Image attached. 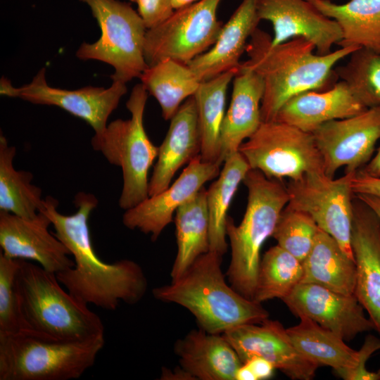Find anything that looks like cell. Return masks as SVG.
<instances>
[{
	"label": "cell",
	"mask_w": 380,
	"mask_h": 380,
	"mask_svg": "<svg viewBox=\"0 0 380 380\" xmlns=\"http://www.w3.org/2000/svg\"><path fill=\"white\" fill-rule=\"evenodd\" d=\"M89 6L101 29L94 43L83 42L75 56L110 65V79L127 83L139 78L148 68L144 55L147 31L139 13L129 4L119 0H79Z\"/></svg>",
	"instance_id": "8"
},
{
	"label": "cell",
	"mask_w": 380,
	"mask_h": 380,
	"mask_svg": "<svg viewBox=\"0 0 380 380\" xmlns=\"http://www.w3.org/2000/svg\"><path fill=\"white\" fill-rule=\"evenodd\" d=\"M45 73L46 70L42 68L30 83L19 87H13L10 80L2 77L0 94L34 104L59 107L84 120L95 134H99L106 129L109 116L127 91L126 83L117 81L108 88L91 86L75 90L57 88L49 85Z\"/></svg>",
	"instance_id": "12"
},
{
	"label": "cell",
	"mask_w": 380,
	"mask_h": 380,
	"mask_svg": "<svg viewBox=\"0 0 380 380\" xmlns=\"http://www.w3.org/2000/svg\"><path fill=\"white\" fill-rule=\"evenodd\" d=\"M312 134L327 176L333 178L341 167H345V172H357L371 160L380 139V106L327 122Z\"/></svg>",
	"instance_id": "13"
},
{
	"label": "cell",
	"mask_w": 380,
	"mask_h": 380,
	"mask_svg": "<svg viewBox=\"0 0 380 380\" xmlns=\"http://www.w3.org/2000/svg\"><path fill=\"white\" fill-rule=\"evenodd\" d=\"M296 316L309 318L343 341L374 329L355 295H346L322 286L300 283L282 300Z\"/></svg>",
	"instance_id": "15"
},
{
	"label": "cell",
	"mask_w": 380,
	"mask_h": 380,
	"mask_svg": "<svg viewBox=\"0 0 380 380\" xmlns=\"http://www.w3.org/2000/svg\"><path fill=\"white\" fill-rule=\"evenodd\" d=\"M350 246L356 267L355 296L380 334V219L355 195Z\"/></svg>",
	"instance_id": "19"
},
{
	"label": "cell",
	"mask_w": 380,
	"mask_h": 380,
	"mask_svg": "<svg viewBox=\"0 0 380 380\" xmlns=\"http://www.w3.org/2000/svg\"><path fill=\"white\" fill-rule=\"evenodd\" d=\"M256 9L260 20L272 25V45L301 37L324 55L342 39L338 24L306 0H256Z\"/></svg>",
	"instance_id": "18"
},
{
	"label": "cell",
	"mask_w": 380,
	"mask_h": 380,
	"mask_svg": "<svg viewBox=\"0 0 380 380\" xmlns=\"http://www.w3.org/2000/svg\"><path fill=\"white\" fill-rule=\"evenodd\" d=\"M319 229L309 215L286 205L279 215L272 236L277 245L303 262L313 246Z\"/></svg>",
	"instance_id": "35"
},
{
	"label": "cell",
	"mask_w": 380,
	"mask_h": 380,
	"mask_svg": "<svg viewBox=\"0 0 380 380\" xmlns=\"http://www.w3.org/2000/svg\"><path fill=\"white\" fill-rule=\"evenodd\" d=\"M201 138L196 101L185 100L170 119L165 137L158 146L156 165L148 182V196L166 189L177 171L200 155Z\"/></svg>",
	"instance_id": "21"
},
{
	"label": "cell",
	"mask_w": 380,
	"mask_h": 380,
	"mask_svg": "<svg viewBox=\"0 0 380 380\" xmlns=\"http://www.w3.org/2000/svg\"><path fill=\"white\" fill-rule=\"evenodd\" d=\"M332 1V0H331Z\"/></svg>",
	"instance_id": "46"
},
{
	"label": "cell",
	"mask_w": 380,
	"mask_h": 380,
	"mask_svg": "<svg viewBox=\"0 0 380 380\" xmlns=\"http://www.w3.org/2000/svg\"><path fill=\"white\" fill-rule=\"evenodd\" d=\"M359 170L368 175L380 177V147L376 154Z\"/></svg>",
	"instance_id": "41"
},
{
	"label": "cell",
	"mask_w": 380,
	"mask_h": 380,
	"mask_svg": "<svg viewBox=\"0 0 380 380\" xmlns=\"http://www.w3.org/2000/svg\"><path fill=\"white\" fill-rule=\"evenodd\" d=\"M298 324L286 329L296 349L319 366H329L334 372L354 369L360 353L345 343L341 337L307 317H300Z\"/></svg>",
	"instance_id": "29"
},
{
	"label": "cell",
	"mask_w": 380,
	"mask_h": 380,
	"mask_svg": "<svg viewBox=\"0 0 380 380\" xmlns=\"http://www.w3.org/2000/svg\"><path fill=\"white\" fill-rule=\"evenodd\" d=\"M139 79L148 94L158 101L165 120L195 94L201 82L188 65L171 59L148 66Z\"/></svg>",
	"instance_id": "30"
},
{
	"label": "cell",
	"mask_w": 380,
	"mask_h": 380,
	"mask_svg": "<svg viewBox=\"0 0 380 380\" xmlns=\"http://www.w3.org/2000/svg\"><path fill=\"white\" fill-rule=\"evenodd\" d=\"M376 372H377V374H378V375L379 376V379H380V368L377 370Z\"/></svg>",
	"instance_id": "45"
},
{
	"label": "cell",
	"mask_w": 380,
	"mask_h": 380,
	"mask_svg": "<svg viewBox=\"0 0 380 380\" xmlns=\"http://www.w3.org/2000/svg\"><path fill=\"white\" fill-rule=\"evenodd\" d=\"M99 201L90 193L78 192L74 199L76 212L65 215L57 210L58 201L45 198L46 214L54 234L74 258V266L56 274L58 281L76 299L106 310H115L120 301L138 303L145 295L147 279L136 262L123 259L113 263L102 261L91 241L89 219Z\"/></svg>",
	"instance_id": "1"
},
{
	"label": "cell",
	"mask_w": 380,
	"mask_h": 380,
	"mask_svg": "<svg viewBox=\"0 0 380 380\" xmlns=\"http://www.w3.org/2000/svg\"><path fill=\"white\" fill-rule=\"evenodd\" d=\"M301 283L315 284L346 295H355L356 267L331 235L319 229L303 261Z\"/></svg>",
	"instance_id": "25"
},
{
	"label": "cell",
	"mask_w": 380,
	"mask_h": 380,
	"mask_svg": "<svg viewBox=\"0 0 380 380\" xmlns=\"http://www.w3.org/2000/svg\"><path fill=\"white\" fill-rule=\"evenodd\" d=\"M232 81L231 101L221 129L222 163L229 156L239 151L243 141L251 137L262 123V77L242 62Z\"/></svg>",
	"instance_id": "22"
},
{
	"label": "cell",
	"mask_w": 380,
	"mask_h": 380,
	"mask_svg": "<svg viewBox=\"0 0 380 380\" xmlns=\"http://www.w3.org/2000/svg\"><path fill=\"white\" fill-rule=\"evenodd\" d=\"M351 187L354 194L380 197V177L368 175L358 170L352 178Z\"/></svg>",
	"instance_id": "39"
},
{
	"label": "cell",
	"mask_w": 380,
	"mask_h": 380,
	"mask_svg": "<svg viewBox=\"0 0 380 380\" xmlns=\"http://www.w3.org/2000/svg\"><path fill=\"white\" fill-rule=\"evenodd\" d=\"M201 0H172L175 10L189 6Z\"/></svg>",
	"instance_id": "44"
},
{
	"label": "cell",
	"mask_w": 380,
	"mask_h": 380,
	"mask_svg": "<svg viewBox=\"0 0 380 380\" xmlns=\"http://www.w3.org/2000/svg\"><path fill=\"white\" fill-rule=\"evenodd\" d=\"M355 172H345L337 179L324 172H310L286 184L287 205L309 215L353 260L350 239L354 194L351 181Z\"/></svg>",
	"instance_id": "11"
},
{
	"label": "cell",
	"mask_w": 380,
	"mask_h": 380,
	"mask_svg": "<svg viewBox=\"0 0 380 380\" xmlns=\"http://www.w3.org/2000/svg\"><path fill=\"white\" fill-rule=\"evenodd\" d=\"M175 351L181 368L192 379L235 380L243 364L232 346L222 334L193 330L178 340Z\"/></svg>",
	"instance_id": "24"
},
{
	"label": "cell",
	"mask_w": 380,
	"mask_h": 380,
	"mask_svg": "<svg viewBox=\"0 0 380 380\" xmlns=\"http://www.w3.org/2000/svg\"><path fill=\"white\" fill-rule=\"evenodd\" d=\"M359 47H340L329 53H315V45L297 37L277 45L272 37L258 27L248 40L243 63L264 82L262 122L276 119L280 108L291 97L307 91H322L336 76L334 68Z\"/></svg>",
	"instance_id": "2"
},
{
	"label": "cell",
	"mask_w": 380,
	"mask_h": 380,
	"mask_svg": "<svg viewBox=\"0 0 380 380\" xmlns=\"http://www.w3.org/2000/svg\"><path fill=\"white\" fill-rule=\"evenodd\" d=\"M222 335L242 363L260 357L296 380L313 379L319 367L296 349L286 329L279 321L267 319L258 324H244L227 330Z\"/></svg>",
	"instance_id": "14"
},
{
	"label": "cell",
	"mask_w": 380,
	"mask_h": 380,
	"mask_svg": "<svg viewBox=\"0 0 380 380\" xmlns=\"http://www.w3.org/2000/svg\"><path fill=\"white\" fill-rule=\"evenodd\" d=\"M235 380H256L251 369L243 363L236 372Z\"/></svg>",
	"instance_id": "43"
},
{
	"label": "cell",
	"mask_w": 380,
	"mask_h": 380,
	"mask_svg": "<svg viewBox=\"0 0 380 380\" xmlns=\"http://www.w3.org/2000/svg\"><path fill=\"white\" fill-rule=\"evenodd\" d=\"M18 264L19 259L6 257L0 252V333L21 330L15 284Z\"/></svg>",
	"instance_id": "36"
},
{
	"label": "cell",
	"mask_w": 380,
	"mask_h": 380,
	"mask_svg": "<svg viewBox=\"0 0 380 380\" xmlns=\"http://www.w3.org/2000/svg\"><path fill=\"white\" fill-rule=\"evenodd\" d=\"M238 69L201 82L194 95L201 138L200 156L203 161L222 164L220 161V137L225 115L226 96L229 84Z\"/></svg>",
	"instance_id": "28"
},
{
	"label": "cell",
	"mask_w": 380,
	"mask_h": 380,
	"mask_svg": "<svg viewBox=\"0 0 380 380\" xmlns=\"http://www.w3.org/2000/svg\"><path fill=\"white\" fill-rule=\"evenodd\" d=\"M378 350H380V339L374 335H367L359 350L360 357L357 366L354 369L335 372L336 374L345 380H379L376 372H371L366 368V362Z\"/></svg>",
	"instance_id": "37"
},
{
	"label": "cell",
	"mask_w": 380,
	"mask_h": 380,
	"mask_svg": "<svg viewBox=\"0 0 380 380\" xmlns=\"http://www.w3.org/2000/svg\"><path fill=\"white\" fill-rule=\"evenodd\" d=\"M148 94L141 83L136 84L126 103L131 118L112 121L91 140L94 151L122 169L123 185L118 203L125 210L148 197V172L158 154V147L150 140L144 126Z\"/></svg>",
	"instance_id": "7"
},
{
	"label": "cell",
	"mask_w": 380,
	"mask_h": 380,
	"mask_svg": "<svg viewBox=\"0 0 380 380\" xmlns=\"http://www.w3.org/2000/svg\"><path fill=\"white\" fill-rule=\"evenodd\" d=\"M303 263L279 245L268 249L260 259L253 300L258 303L283 300L301 283Z\"/></svg>",
	"instance_id": "33"
},
{
	"label": "cell",
	"mask_w": 380,
	"mask_h": 380,
	"mask_svg": "<svg viewBox=\"0 0 380 380\" xmlns=\"http://www.w3.org/2000/svg\"><path fill=\"white\" fill-rule=\"evenodd\" d=\"M220 166L203 161L200 155L195 156L166 189L126 210L122 215L123 224L129 229L151 234V240L156 241L172 222L177 208L194 196L207 182L217 177Z\"/></svg>",
	"instance_id": "16"
},
{
	"label": "cell",
	"mask_w": 380,
	"mask_h": 380,
	"mask_svg": "<svg viewBox=\"0 0 380 380\" xmlns=\"http://www.w3.org/2000/svg\"><path fill=\"white\" fill-rule=\"evenodd\" d=\"M222 256L213 251L201 255L179 278L154 288V298L185 308L200 329L210 334H222L239 325L268 319L269 312L260 303L245 298L227 283Z\"/></svg>",
	"instance_id": "3"
},
{
	"label": "cell",
	"mask_w": 380,
	"mask_h": 380,
	"mask_svg": "<svg viewBox=\"0 0 380 380\" xmlns=\"http://www.w3.org/2000/svg\"><path fill=\"white\" fill-rule=\"evenodd\" d=\"M243 182L248 189L243 217L239 225L230 217L226 222L231 246L227 275L238 293L253 300L261 248L272 236L279 215L289 202V194L282 180L268 178L257 170L250 169Z\"/></svg>",
	"instance_id": "5"
},
{
	"label": "cell",
	"mask_w": 380,
	"mask_h": 380,
	"mask_svg": "<svg viewBox=\"0 0 380 380\" xmlns=\"http://www.w3.org/2000/svg\"><path fill=\"white\" fill-rule=\"evenodd\" d=\"M354 195L365 202L380 219V197L365 194Z\"/></svg>",
	"instance_id": "42"
},
{
	"label": "cell",
	"mask_w": 380,
	"mask_h": 380,
	"mask_svg": "<svg viewBox=\"0 0 380 380\" xmlns=\"http://www.w3.org/2000/svg\"><path fill=\"white\" fill-rule=\"evenodd\" d=\"M250 169L246 159L237 151L224 160L217 179L206 189L210 220V251L221 255L227 250V214L240 183Z\"/></svg>",
	"instance_id": "32"
},
{
	"label": "cell",
	"mask_w": 380,
	"mask_h": 380,
	"mask_svg": "<svg viewBox=\"0 0 380 380\" xmlns=\"http://www.w3.org/2000/svg\"><path fill=\"white\" fill-rule=\"evenodd\" d=\"M137 5V13L147 30L153 28L174 12L172 0H129Z\"/></svg>",
	"instance_id": "38"
},
{
	"label": "cell",
	"mask_w": 380,
	"mask_h": 380,
	"mask_svg": "<svg viewBox=\"0 0 380 380\" xmlns=\"http://www.w3.org/2000/svg\"><path fill=\"white\" fill-rule=\"evenodd\" d=\"M334 73L367 108L380 106V53L358 48Z\"/></svg>",
	"instance_id": "34"
},
{
	"label": "cell",
	"mask_w": 380,
	"mask_h": 380,
	"mask_svg": "<svg viewBox=\"0 0 380 380\" xmlns=\"http://www.w3.org/2000/svg\"><path fill=\"white\" fill-rule=\"evenodd\" d=\"M367 108L340 80L322 91H307L289 99L274 120L312 133L322 125L357 115Z\"/></svg>",
	"instance_id": "20"
},
{
	"label": "cell",
	"mask_w": 380,
	"mask_h": 380,
	"mask_svg": "<svg viewBox=\"0 0 380 380\" xmlns=\"http://www.w3.org/2000/svg\"><path fill=\"white\" fill-rule=\"evenodd\" d=\"M334 20L342 32L339 47L357 46L380 53V0H306Z\"/></svg>",
	"instance_id": "26"
},
{
	"label": "cell",
	"mask_w": 380,
	"mask_h": 380,
	"mask_svg": "<svg viewBox=\"0 0 380 380\" xmlns=\"http://www.w3.org/2000/svg\"><path fill=\"white\" fill-rule=\"evenodd\" d=\"M260 21L256 0H242L223 25L213 46L188 64L198 79L203 82L229 70H237L248 40L258 27Z\"/></svg>",
	"instance_id": "23"
},
{
	"label": "cell",
	"mask_w": 380,
	"mask_h": 380,
	"mask_svg": "<svg viewBox=\"0 0 380 380\" xmlns=\"http://www.w3.org/2000/svg\"><path fill=\"white\" fill-rule=\"evenodd\" d=\"M15 284L20 331L60 341L104 337L99 316L65 291L56 274L19 259Z\"/></svg>",
	"instance_id": "4"
},
{
	"label": "cell",
	"mask_w": 380,
	"mask_h": 380,
	"mask_svg": "<svg viewBox=\"0 0 380 380\" xmlns=\"http://www.w3.org/2000/svg\"><path fill=\"white\" fill-rule=\"evenodd\" d=\"M175 223L177 251L170 272L172 280L210 251V220L204 187L177 208Z\"/></svg>",
	"instance_id": "27"
},
{
	"label": "cell",
	"mask_w": 380,
	"mask_h": 380,
	"mask_svg": "<svg viewBox=\"0 0 380 380\" xmlns=\"http://www.w3.org/2000/svg\"><path fill=\"white\" fill-rule=\"evenodd\" d=\"M243 363L251 369L256 380L268 379L274 374L275 367L262 357H253Z\"/></svg>",
	"instance_id": "40"
},
{
	"label": "cell",
	"mask_w": 380,
	"mask_h": 380,
	"mask_svg": "<svg viewBox=\"0 0 380 380\" xmlns=\"http://www.w3.org/2000/svg\"><path fill=\"white\" fill-rule=\"evenodd\" d=\"M104 337L60 341L24 331L0 333V380H70L91 367Z\"/></svg>",
	"instance_id": "6"
},
{
	"label": "cell",
	"mask_w": 380,
	"mask_h": 380,
	"mask_svg": "<svg viewBox=\"0 0 380 380\" xmlns=\"http://www.w3.org/2000/svg\"><path fill=\"white\" fill-rule=\"evenodd\" d=\"M51 224L44 210L32 219L0 210L1 252L10 258L36 261L56 274L73 267L70 251L49 231Z\"/></svg>",
	"instance_id": "17"
},
{
	"label": "cell",
	"mask_w": 380,
	"mask_h": 380,
	"mask_svg": "<svg viewBox=\"0 0 380 380\" xmlns=\"http://www.w3.org/2000/svg\"><path fill=\"white\" fill-rule=\"evenodd\" d=\"M239 151L251 169L270 179L296 180L308 173L324 172L312 133L277 120L262 122Z\"/></svg>",
	"instance_id": "9"
},
{
	"label": "cell",
	"mask_w": 380,
	"mask_h": 380,
	"mask_svg": "<svg viewBox=\"0 0 380 380\" xmlns=\"http://www.w3.org/2000/svg\"><path fill=\"white\" fill-rule=\"evenodd\" d=\"M221 0H201L176 9L159 25L147 30L144 55L148 66L171 59L188 65L210 49L223 24L217 11Z\"/></svg>",
	"instance_id": "10"
},
{
	"label": "cell",
	"mask_w": 380,
	"mask_h": 380,
	"mask_svg": "<svg viewBox=\"0 0 380 380\" xmlns=\"http://www.w3.org/2000/svg\"><path fill=\"white\" fill-rule=\"evenodd\" d=\"M15 147L0 135V210L32 219L45 208L42 189L32 183V172L13 166Z\"/></svg>",
	"instance_id": "31"
}]
</instances>
